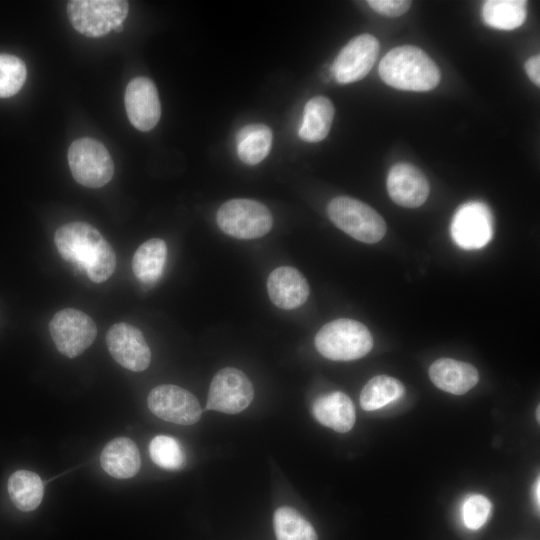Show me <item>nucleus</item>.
<instances>
[{
  "label": "nucleus",
  "instance_id": "26",
  "mask_svg": "<svg viewBox=\"0 0 540 540\" xmlns=\"http://www.w3.org/2000/svg\"><path fill=\"white\" fill-rule=\"evenodd\" d=\"M277 540H317L313 526L294 508H278L273 517Z\"/></svg>",
  "mask_w": 540,
  "mask_h": 540
},
{
  "label": "nucleus",
  "instance_id": "3",
  "mask_svg": "<svg viewBox=\"0 0 540 540\" xmlns=\"http://www.w3.org/2000/svg\"><path fill=\"white\" fill-rule=\"evenodd\" d=\"M315 347L330 360L351 361L371 351L373 338L363 323L339 318L321 327L315 336Z\"/></svg>",
  "mask_w": 540,
  "mask_h": 540
},
{
  "label": "nucleus",
  "instance_id": "23",
  "mask_svg": "<svg viewBox=\"0 0 540 540\" xmlns=\"http://www.w3.org/2000/svg\"><path fill=\"white\" fill-rule=\"evenodd\" d=\"M12 503L23 512L35 510L44 495V484L38 474L28 470L14 472L8 480Z\"/></svg>",
  "mask_w": 540,
  "mask_h": 540
},
{
  "label": "nucleus",
  "instance_id": "2",
  "mask_svg": "<svg viewBox=\"0 0 540 540\" xmlns=\"http://www.w3.org/2000/svg\"><path fill=\"white\" fill-rule=\"evenodd\" d=\"M381 79L389 86L424 92L434 89L440 82V70L420 48L403 45L391 49L380 61Z\"/></svg>",
  "mask_w": 540,
  "mask_h": 540
},
{
  "label": "nucleus",
  "instance_id": "15",
  "mask_svg": "<svg viewBox=\"0 0 540 540\" xmlns=\"http://www.w3.org/2000/svg\"><path fill=\"white\" fill-rule=\"evenodd\" d=\"M386 185L390 198L397 205L406 208L421 206L430 191L425 175L410 163H397L391 167Z\"/></svg>",
  "mask_w": 540,
  "mask_h": 540
},
{
  "label": "nucleus",
  "instance_id": "32",
  "mask_svg": "<svg viewBox=\"0 0 540 540\" xmlns=\"http://www.w3.org/2000/svg\"><path fill=\"white\" fill-rule=\"evenodd\" d=\"M540 480L538 478L536 484H535V492H534V496H535V501L537 502V506L539 507V502H540V496H539V490H540Z\"/></svg>",
  "mask_w": 540,
  "mask_h": 540
},
{
  "label": "nucleus",
  "instance_id": "19",
  "mask_svg": "<svg viewBox=\"0 0 540 540\" xmlns=\"http://www.w3.org/2000/svg\"><path fill=\"white\" fill-rule=\"evenodd\" d=\"M100 464L103 470L114 478H131L141 467L138 447L127 437L115 438L102 450Z\"/></svg>",
  "mask_w": 540,
  "mask_h": 540
},
{
  "label": "nucleus",
  "instance_id": "24",
  "mask_svg": "<svg viewBox=\"0 0 540 540\" xmlns=\"http://www.w3.org/2000/svg\"><path fill=\"white\" fill-rule=\"evenodd\" d=\"M484 22L495 29L513 30L527 17V2L523 0H488L482 7Z\"/></svg>",
  "mask_w": 540,
  "mask_h": 540
},
{
  "label": "nucleus",
  "instance_id": "8",
  "mask_svg": "<svg viewBox=\"0 0 540 540\" xmlns=\"http://www.w3.org/2000/svg\"><path fill=\"white\" fill-rule=\"evenodd\" d=\"M49 331L57 350L68 358H75L92 345L97 326L86 313L65 308L52 317Z\"/></svg>",
  "mask_w": 540,
  "mask_h": 540
},
{
  "label": "nucleus",
  "instance_id": "18",
  "mask_svg": "<svg viewBox=\"0 0 540 540\" xmlns=\"http://www.w3.org/2000/svg\"><path fill=\"white\" fill-rule=\"evenodd\" d=\"M312 413L320 424L341 433L350 431L356 418L353 402L340 391L318 397Z\"/></svg>",
  "mask_w": 540,
  "mask_h": 540
},
{
  "label": "nucleus",
  "instance_id": "16",
  "mask_svg": "<svg viewBox=\"0 0 540 540\" xmlns=\"http://www.w3.org/2000/svg\"><path fill=\"white\" fill-rule=\"evenodd\" d=\"M267 291L274 305L281 309L292 310L306 302L310 288L305 277L296 268L281 266L270 273Z\"/></svg>",
  "mask_w": 540,
  "mask_h": 540
},
{
  "label": "nucleus",
  "instance_id": "30",
  "mask_svg": "<svg viewBox=\"0 0 540 540\" xmlns=\"http://www.w3.org/2000/svg\"><path fill=\"white\" fill-rule=\"evenodd\" d=\"M367 3L374 11L387 17L401 16L411 6V1L405 0H369Z\"/></svg>",
  "mask_w": 540,
  "mask_h": 540
},
{
  "label": "nucleus",
  "instance_id": "20",
  "mask_svg": "<svg viewBox=\"0 0 540 540\" xmlns=\"http://www.w3.org/2000/svg\"><path fill=\"white\" fill-rule=\"evenodd\" d=\"M167 259V245L160 238H152L142 243L134 253L132 270L136 278L145 285L156 283L164 271Z\"/></svg>",
  "mask_w": 540,
  "mask_h": 540
},
{
  "label": "nucleus",
  "instance_id": "27",
  "mask_svg": "<svg viewBox=\"0 0 540 540\" xmlns=\"http://www.w3.org/2000/svg\"><path fill=\"white\" fill-rule=\"evenodd\" d=\"M152 461L166 470H180L186 464V455L179 441L171 436L158 435L149 444Z\"/></svg>",
  "mask_w": 540,
  "mask_h": 540
},
{
  "label": "nucleus",
  "instance_id": "1",
  "mask_svg": "<svg viewBox=\"0 0 540 540\" xmlns=\"http://www.w3.org/2000/svg\"><path fill=\"white\" fill-rule=\"evenodd\" d=\"M60 256L84 271L94 283L109 279L116 268V255L109 242L92 225L70 222L60 226L54 235Z\"/></svg>",
  "mask_w": 540,
  "mask_h": 540
},
{
  "label": "nucleus",
  "instance_id": "17",
  "mask_svg": "<svg viewBox=\"0 0 540 540\" xmlns=\"http://www.w3.org/2000/svg\"><path fill=\"white\" fill-rule=\"evenodd\" d=\"M429 376L436 387L454 395L467 393L479 381L473 365L452 358L436 360L430 366Z\"/></svg>",
  "mask_w": 540,
  "mask_h": 540
},
{
  "label": "nucleus",
  "instance_id": "14",
  "mask_svg": "<svg viewBox=\"0 0 540 540\" xmlns=\"http://www.w3.org/2000/svg\"><path fill=\"white\" fill-rule=\"evenodd\" d=\"M124 103L131 124L140 131H149L158 123L161 105L157 88L147 77H136L126 87Z\"/></svg>",
  "mask_w": 540,
  "mask_h": 540
},
{
  "label": "nucleus",
  "instance_id": "21",
  "mask_svg": "<svg viewBox=\"0 0 540 540\" xmlns=\"http://www.w3.org/2000/svg\"><path fill=\"white\" fill-rule=\"evenodd\" d=\"M334 113V106L328 98H311L304 107L299 137L311 143L322 141L330 131Z\"/></svg>",
  "mask_w": 540,
  "mask_h": 540
},
{
  "label": "nucleus",
  "instance_id": "11",
  "mask_svg": "<svg viewBox=\"0 0 540 540\" xmlns=\"http://www.w3.org/2000/svg\"><path fill=\"white\" fill-rule=\"evenodd\" d=\"M150 411L157 417L180 425H192L201 418L202 409L189 391L172 384L153 388L147 399Z\"/></svg>",
  "mask_w": 540,
  "mask_h": 540
},
{
  "label": "nucleus",
  "instance_id": "22",
  "mask_svg": "<svg viewBox=\"0 0 540 540\" xmlns=\"http://www.w3.org/2000/svg\"><path fill=\"white\" fill-rule=\"evenodd\" d=\"M237 154L248 165H256L266 158L272 146V131L264 124H249L236 134Z\"/></svg>",
  "mask_w": 540,
  "mask_h": 540
},
{
  "label": "nucleus",
  "instance_id": "10",
  "mask_svg": "<svg viewBox=\"0 0 540 540\" xmlns=\"http://www.w3.org/2000/svg\"><path fill=\"white\" fill-rule=\"evenodd\" d=\"M494 219L489 207L479 201L462 204L455 212L450 232L454 242L466 250L479 249L493 236Z\"/></svg>",
  "mask_w": 540,
  "mask_h": 540
},
{
  "label": "nucleus",
  "instance_id": "9",
  "mask_svg": "<svg viewBox=\"0 0 540 540\" xmlns=\"http://www.w3.org/2000/svg\"><path fill=\"white\" fill-rule=\"evenodd\" d=\"M253 397V385L247 375L237 368L225 367L211 381L206 409L237 414L249 406Z\"/></svg>",
  "mask_w": 540,
  "mask_h": 540
},
{
  "label": "nucleus",
  "instance_id": "7",
  "mask_svg": "<svg viewBox=\"0 0 540 540\" xmlns=\"http://www.w3.org/2000/svg\"><path fill=\"white\" fill-rule=\"evenodd\" d=\"M68 163L77 183L88 188H100L113 177L114 163L105 148L93 138H80L68 149Z\"/></svg>",
  "mask_w": 540,
  "mask_h": 540
},
{
  "label": "nucleus",
  "instance_id": "31",
  "mask_svg": "<svg viewBox=\"0 0 540 540\" xmlns=\"http://www.w3.org/2000/svg\"><path fill=\"white\" fill-rule=\"evenodd\" d=\"M525 71L530 80L537 86L540 85V56L534 55L525 62Z\"/></svg>",
  "mask_w": 540,
  "mask_h": 540
},
{
  "label": "nucleus",
  "instance_id": "4",
  "mask_svg": "<svg viewBox=\"0 0 540 540\" xmlns=\"http://www.w3.org/2000/svg\"><path fill=\"white\" fill-rule=\"evenodd\" d=\"M332 223L352 238L367 244L379 242L386 233V223L372 207L348 196L333 198L327 206Z\"/></svg>",
  "mask_w": 540,
  "mask_h": 540
},
{
  "label": "nucleus",
  "instance_id": "13",
  "mask_svg": "<svg viewBox=\"0 0 540 540\" xmlns=\"http://www.w3.org/2000/svg\"><path fill=\"white\" fill-rule=\"evenodd\" d=\"M106 343L109 353L122 367L134 372L148 368L151 351L137 327L125 322L112 325L106 334Z\"/></svg>",
  "mask_w": 540,
  "mask_h": 540
},
{
  "label": "nucleus",
  "instance_id": "28",
  "mask_svg": "<svg viewBox=\"0 0 540 540\" xmlns=\"http://www.w3.org/2000/svg\"><path fill=\"white\" fill-rule=\"evenodd\" d=\"M26 76V66L20 58L0 54V98L11 97L19 92Z\"/></svg>",
  "mask_w": 540,
  "mask_h": 540
},
{
  "label": "nucleus",
  "instance_id": "6",
  "mask_svg": "<svg viewBox=\"0 0 540 540\" xmlns=\"http://www.w3.org/2000/svg\"><path fill=\"white\" fill-rule=\"evenodd\" d=\"M129 4L124 0H72L67 4L70 23L87 37H102L123 25Z\"/></svg>",
  "mask_w": 540,
  "mask_h": 540
},
{
  "label": "nucleus",
  "instance_id": "25",
  "mask_svg": "<svg viewBox=\"0 0 540 540\" xmlns=\"http://www.w3.org/2000/svg\"><path fill=\"white\" fill-rule=\"evenodd\" d=\"M402 383L387 375L370 379L360 393V405L366 411H374L398 400L404 394Z\"/></svg>",
  "mask_w": 540,
  "mask_h": 540
},
{
  "label": "nucleus",
  "instance_id": "12",
  "mask_svg": "<svg viewBox=\"0 0 540 540\" xmlns=\"http://www.w3.org/2000/svg\"><path fill=\"white\" fill-rule=\"evenodd\" d=\"M379 52V42L373 35L362 34L351 39L337 55L331 71L340 84L363 79L373 67Z\"/></svg>",
  "mask_w": 540,
  "mask_h": 540
},
{
  "label": "nucleus",
  "instance_id": "5",
  "mask_svg": "<svg viewBox=\"0 0 540 540\" xmlns=\"http://www.w3.org/2000/svg\"><path fill=\"white\" fill-rule=\"evenodd\" d=\"M216 221L225 234L238 239H255L272 228L270 210L262 203L247 198L231 199L217 211Z\"/></svg>",
  "mask_w": 540,
  "mask_h": 540
},
{
  "label": "nucleus",
  "instance_id": "29",
  "mask_svg": "<svg viewBox=\"0 0 540 540\" xmlns=\"http://www.w3.org/2000/svg\"><path fill=\"white\" fill-rule=\"evenodd\" d=\"M490 511L491 503L485 496L480 494L472 495L463 504V522L468 529L477 530L486 523Z\"/></svg>",
  "mask_w": 540,
  "mask_h": 540
}]
</instances>
